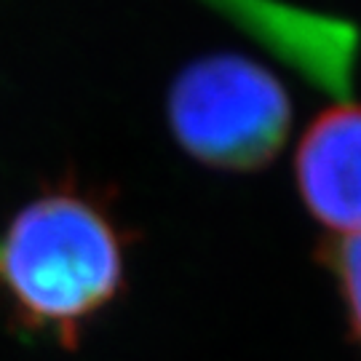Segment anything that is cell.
Listing matches in <instances>:
<instances>
[{
	"label": "cell",
	"instance_id": "1",
	"mask_svg": "<svg viewBox=\"0 0 361 361\" xmlns=\"http://www.w3.org/2000/svg\"><path fill=\"white\" fill-rule=\"evenodd\" d=\"M126 284V235L94 193L59 185L0 233V295L27 329L78 345Z\"/></svg>",
	"mask_w": 361,
	"mask_h": 361
},
{
	"label": "cell",
	"instance_id": "2",
	"mask_svg": "<svg viewBox=\"0 0 361 361\" xmlns=\"http://www.w3.org/2000/svg\"><path fill=\"white\" fill-rule=\"evenodd\" d=\"M166 116L174 140L195 161L225 171H255L284 150L292 97L262 62L214 51L177 73Z\"/></svg>",
	"mask_w": 361,
	"mask_h": 361
},
{
	"label": "cell",
	"instance_id": "3",
	"mask_svg": "<svg viewBox=\"0 0 361 361\" xmlns=\"http://www.w3.org/2000/svg\"><path fill=\"white\" fill-rule=\"evenodd\" d=\"M295 182L310 217L335 238L361 233V104L326 107L295 153Z\"/></svg>",
	"mask_w": 361,
	"mask_h": 361
},
{
	"label": "cell",
	"instance_id": "4",
	"mask_svg": "<svg viewBox=\"0 0 361 361\" xmlns=\"http://www.w3.org/2000/svg\"><path fill=\"white\" fill-rule=\"evenodd\" d=\"M324 259L335 276L340 297L348 310L350 332L361 348V233L332 238L324 249Z\"/></svg>",
	"mask_w": 361,
	"mask_h": 361
}]
</instances>
